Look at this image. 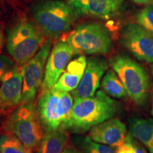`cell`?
<instances>
[{"instance_id": "1", "label": "cell", "mask_w": 153, "mask_h": 153, "mask_svg": "<svg viewBox=\"0 0 153 153\" xmlns=\"http://www.w3.org/2000/svg\"><path fill=\"white\" fill-rule=\"evenodd\" d=\"M119 110L118 101L99 90L89 98L74 101L70 119L62 128L74 133L85 132L113 118Z\"/></svg>"}, {"instance_id": "2", "label": "cell", "mask_w": 153, "mask_h": 153, "mask_svg": "<svg viewBox=\"0 0 153 153\" xmlns=\"http://www.w3.org/2000/svg\"><path fill=\"white\" fill-rule=\"evenodd\" d=\"M30 9L42 34L51 40L68 32L77 16L70 4L61 0H37Z\"/></svg>"}, {"instance_id": "3", "label": "cell", "mask_w": 153, "mask_h": 153, "mask_svg": "<svg viewBox=\"0 0 153 153\" xmlns=\"http://www.w3.org/2000/svg\"><path fill=\"white\" fill-rule=\"evenodd\" d=\"M43 41V34L36 24L22 18L8 30L7 48L16 64L23 66L37 53Z\"/></svg>"}, {"instance_id": "4", "label": "cell", "mask_w": 153, "mask_h": 153, "mask_svg": "<svg viewBox=\"0 0 153 153\" xmlns=\"http://www.w3.org/2000/svg\"><path fill=\"white\" fill-rule=\"evenodd\" d=\"M4 128L31 151L38 148L44 135L37 107L33 101L22 103L12 111L6 120Z\"/></svg>"}, {"instance_id": "5", "label": "cell", "mask_w": 153, "mask_h": 153, "mask_svg": "<svg viewBox=\"0 0 153 153\" xmlns=\"http://www.w3.org/2000/svg\"><path fill=\"white\" fill-rule=\"evenodd\" d=\"M125 87L127 94L139 106H144L150 95L151 82L142 65L126 55H117L110 60Z\"/></svg>"}, {"instance_id": "6", "label": "cell", "mask_w": 153, "mask_h": 153, "mask_svg": "<svg viewBox=\"0 0 153 153\" xmlns=\"http://www.w3.org/2000/svg\"><path fill=\"white\" fill-rule=\"evenodd\" d=\"M73 101L69 92L57 91L53 88L41 90L37 109L45 132L56 131L66 125L71 116Z\"/></svg>"}, {"instance_id": "7", "label": "cell", "mask_w": 153, "mask_h": 153, "mask_svg": "<svg viewBox=\"0 0 153 153\" xmlns=\"http://www.w3.org/2000/svg\"><path fill=\"white\" fill-rule=\"evenodd\" d=\"M76 54L105 55L112 48L111 35L104 25L85 23L76 26L65 40Z\"/></svg>"}, {"instance_id": "8", "label": "cell", "mask_w": 153, "mask_h": 153, "mask_svg": "<svg viewBox=\"0 0 153 153\" xmlns=\"http://www.w3.org/2000/svg\"><path fill=\"white\" fill-rule=\"evenodd\" d=\"M53 48V40L48 38L42 43L37 53L23 65V92L22 103L33 101L41 87L45 65Z\"/></svg>"}, {"instance_id": "9", "label": "cell", "mask_w": 153, "mask_h": 153, "mask_svg": "<svg viewBox=\"0 0 153 153\" xmlns=\"http://www.w3.org/2000/svg\"><path fill=\"white\" fill-rule=\"evenodd\" d=\"M120 43L137 60L153 63V35L140 25H126L120 33Z\"/></svg>"}, {"instance_id": "10", "label": "cell", "mask_w": 153, "mask_h": 153, "mask_svg": "<svg viewBox=\"0 0 153 153\" xmlns=\"http://www.w3.org/2000/svg\"><path fill=\"white\" fill-rule=\"evenodd\" d=\"M75 55V51L65 41L60 40L55 43L45 65L41 90L51 89L54 86Z\"/></svg>"}, {"instance_id": "11", "label": "cell", "mask_w": 153, "mask_h": 153, "mask_svg": "<svg viewBox=\"0 0 153 153\" xmlns=\"http://www.w3.org/2000/svg\"><path fill=\"white\" fill-rule=\"evenodd\" d=\"M23 66L16 65L7 72L0 85V112L9 113L22 104Z\"/></svg>"}, {"instance_id": "12", "label": "cell", "mask_w": 153, "mask_h": 153, "mask_svg": "<svg viewBox=\"0 0 153 153\" xmlns=\"http://www.w3.org/2000/svg\"><path fill=\"white\" fill-rule=\"evenodd\" d=\"M108 63L105 59L98 56L87 58V67L78 87L72 91L74 101L89 98L97 92L100 82L108 70Z\"/></svg>"}, {"instance_id": "13", "label": "cell", "mask_w": 153, "mask_h": 153, "mask_svg": "<svg viewBox=\"0 0 153 153\" xmlns=\"http://www.w3.org/2000/svg\"><path fill=\"white\" fill-rule=\"evenodd\" d=\"M127 128L118 118H111L90 129L89 137L94 142L118 148L125 141Z\"/></svg>"}, {"instance_id": "14", "label": "cell", "mask_w": 153, "mask_h": 153, "mask_svg": "<svg viewBox=\"0 0 153 153\" xmlns=\"http://www.w3.org/2000/svg\"><path fill=\"white\" fill-rule=\"evenodd\" d=\"M76 14L107 19L114 16L120 4L115 0H70Z\"/></svg>"}, {"instance_id": "15", "label": "cell", "mask_w": 153, "mask_h": 153, "mask_svg": "<svg viewBox=\"0 0 153 153\" xmlns=\"http://www.w3.org/2000/svg\"><path fill=\"white\" fill-rule=\"evenodd\" d=\"M87 59L82 55L70 61L53 89L62 92L74 91L79 85L87 67Z\"/></svg>"}, {"instance_id": "16", "label": "cell", "mask_w": 153, "mask_h": 153, "mask_svg": "<svg viewBox=\"0 0 153 153\" xmlns=\"http://www.w3.org/2000/svg\"><path fill=\"white\" fill-rule=\"evenodd\" d=\"M70 135L67 130L59 128L45 132L38 148V153H62L68 145Z\"/></svg>"}, {"instance_id": "17", "label": "cell", "mask_w": 153, "mask_h": 153, "mask_svg": "<svg viewBox=\"0 0 153 153\" xmlns=\"http://www.w3.org/2000/svg\"><path fill=\"white\" fill-rule=\"evenodd\" d=\"M129 128L132 136L153 153V119L134 118L130 120Z\"/></svg>"}, {"instance_id": "18", "label": "cell", "mask_w": 153, "mask_h": 153, "mask_svg": "<svg viewBox=\"0 0 153 153\" xmlns=\"http://www.w3.org/2000/svg\"><path fill=\"white\" fill-rule=\"evenodd\" d=\"M103 91L110 97L116 99L125 97L127 94L124 86L114 70H108L101 80Z\"/></svg>"}, {"instance_id": "19", "label": "cell", "mask_w": 153, "mask_h": 153, "mask_svg": "<svg viewBox=\"0 0 153 153\" xmlns=\"http://www.w3.org/2000/svg\"><path fill=\"white\" fill-rule=\"evenodd\" d=\"M0 150L1 153H32L18 137L9 132L0 134Z\"/></svg>"}, {"instance_id": "20", "label": "cell", "mask_w": 153, "mask_h": 153, "mask_svg": "<svg viewBox=\"0 0 153 153\" xmlns=\"http://www.w3.org/2000/svg\"><path fill=\"white\" fill-rule=\"evenodd\" d=\"M139 25L153 35V2L148 4L137 14Z\"/></svg>"}, {"instance_id": "21", "label": "cell", "mask_w": 153, "mask_h": 153, "mask_svg": "<svg viewBox=\"0 0 153 153\" xmlns=\"http://www.w3.org/2000/svg\"><path fill=\"white\" fill-rule=\"evenodd\" d=\"M116 153H148L143 144L128 133L124 143L116 148Z\"/></svg>"}, {"instance_id": "22", "label": "cell", "mask_w": 153, "mask_h": 153, "mask_svg": "<svg viewBox=\"0 0 153 153\" xmlns=\"http://www.w3.org/2000/svg\"><path fill=\"white\" fill-rule=\"evenodd\" d=\"M82 148L85 153H116L110 146L94 142L89 135L82 141Z\"/></svg>"}, {"instance_id": "23", "label": "cell", "mask_w": 153, "mask_h": 153, "mask_svg": "<svg viewBox=\"0 0 153 153\" xmlns=\"http://www.w3.org/2000/svg\"><path fill=\"white\" fill-rule=\"evenodd\" d=\"M15 63L12 58L0 53V85L6 73L16 65Z\"/></svg>"}, {"instance_id": "24", "label": "cell", "mask_w": 153, "mask_h": 153, "mask_svg": "<svg viewBox=\"0 0 153 153\" xmlns=\"http://www.w3.org/2000/svg\"><path fill=\"white\" fill-rule=\"evenodd\" d=\"M62 153H85L84 151H82L79 149L76 148L73 145L69 144L65 148Z\"/></svg>"}, {"instance_id": "25", "label": "cell", "mask_w": 153, "mask_h": 153, "mask_svg": "<svg viewBox=\"0 0 153 153\" xmlns=\"http://www.w3.org/2000/svg\"><path fill=\"white\" fill-rule=\"evenodd\" d=\"M4 43V29L1 24H0V53L3 48Z\"/></svg>"}, {"instance_id": "26", "label": "cell", "mask_w": 153, "mask_h": 153, "mask_svg": "<svg viewBox=\"0 0 153 153\" xmlns=\"http://www.w3.org/2000/svg\"><path fill=\"white\" fill-rule=\"evenodd\" d=\"M132 1L139 4H148L153 2V0H132Z\"/></svg>"}, {"instance_id": "27", "label": "cell", "mask_w": 153, "mask_h": 153, "mask_svg": "<svg viewBox=\"0 0 153 153\" xmlns=\"http://www.w3.org/2000/svg\"><path fill=\"white\" fill-rule=\"evenodd\" d=\"M151 114H152L153 116V91L152 94V110H151Z\"/></svg>"}, {"instance_id": "28", "label": "cell", "mask_w": 153, "mask_h": 153, "mask_svg": "<svg viewBox=\"0 0 153 153\" xmlns=\"http://www.w3.org/2000/svg\"><path fill=\"white\" fill-rule=\"evenodd\" d=\"M115 1H116V2H117V3L118 4L120 5V4H121L122 1H123V0H115Z\"/></svg>"}, {"instance_id": "29", "label": "cell", "mask_w": 153, "mask_h": 153, "mask_svg": "<svg viewBox=\"0 0 153 153\" xmlns=\"http://www.w3.org/2000/svg\"><path fill=\"white\" fill-rule=\"evenodd\" d=\"M150 68H151V72H152V76H153V65L150 66Z\"/></svg>"}, {"instance_id": "30", "label": "cell", "mask_w": 153, "mask_h": 153, "mask_svg": "<svg viewBox=\"0 0 153 153\" xmlns=\"http://www.w3.org/2000/svg\"><path fill=\"white\" fill-rule=\"evenodd\" d=\"M0 153H1V150H0Z\"/></svg>"}]
</instances>
